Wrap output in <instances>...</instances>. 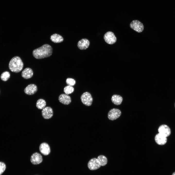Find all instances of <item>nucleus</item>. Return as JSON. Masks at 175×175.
Listing matches in <instances>:
<instances>
[{
  "label": "nucleus",
  "mask_w": 175,
  "mask_h": 175,
  "mask_svg": "<svg viewBox=\"0 0 175 175\" xmlns=\"http://www.w3.org/2000/svg\"><path fill=\"white\" fill-rule=\"evenodd\" d=\"M52 49L51 46L48 44H45L34 50L33 55L36 59H41L50 57L52 55Z\"/></svg>",
  "instance_id": "1"
},
{
  "label": "nucleus",
  "mask_w": 175,
  "mask_h": 175,
  "mask_svg": "<svg viewBox=\"0 0 175 175\" xmlns=\"http://www.w3.org/2000/svg\"><path fill=\"white\" fill-rule=\"evenodd\" d=\"M9 66V70L11 71L17 73L22 70L24 64L20 58L18 56H15L11 60Z\"/></svg>",
  "instance_id": "2"
},
{
  "label": "nucleus",
  "mask_w": 175,
  "mask_h": 175,
  "mask_svg": "<svg viewBox=\"0 0 175 175\" xmlns=\"http://www.w3.org/2000/svg\"><path fill=\"white\" fill-rule=\"evenodd\" d=\"M130 26L131 28L138 33L142 32L144 28L142 23L137 20L132 21L130 24Z\"/></svg>",
  "instance_id": "3"
},
{
  "label": "nucleus",
  "mask_w": 175,
  "mask_h": 175,
  "mask_svg": "<svg viewBox=\"0 0 175 175\" xmlns=\"http://www.w3.org/2000/svg\"><path fill=\"white\" fill-rule=\"evenodd\" d=\"M81 99L84 104L88 106L91 105L93 100L91 95L88 92L83 93L81 96Z\"/></svg>",
  "instance_id": "4"
},
{
  "label": "nucleus",
  "mask_w": 175,
  "mask_h": 175,
  "mask_svg": "<svg viewBox=\"0 0 175 175\" xmlns=\"http://www.w3.org/2000/svg\"><path fill=\"white\" fill-rule=\"evenodd\" d=\"M104 39L105 41L109 44H113L116 42L117 39L114 34L113 32L108 31L104 35Z\"/></svg>",
  "instance_id": "5"
},
{
  "label": "nucleus",
  "mask_w": 175,
  "mask_h": 175,
  "mask_svg": "<svg viewBox=\"0 0 175 175\" xmlns=\"http://www.w3.org/2000/svg\"><path fill=\"white\" fill-rule=\"evenodd\" d=\"M101 166L97 159L93 158L91 159L88 163V169L91 170H94L99 168Z\"/></svg>",
  "instance_id": "6"
},
{
  "label": "nucleus",
  "mask_w": 175,
  "mask_h": 175,
  "mask_svg": "<svg viewBox=\"0 0 175 175\" xmlns=\"http://www.w3.org/2000/svg\"><path fill=\"white\" fill-rule=\"evenodd\" d=\"M121 114V111L119 109L113 108L110 110L108 112V117L110 120H114L119 117Z\"/></svg>",
  "instance_id": "7"
},
{
  "label": "nucleus",
  "mask_w": 175,
  "mask_h": 175,
  "mask_svg": "<svg viewBox=\"0 0 175 175\" xmlns=\"http://www.w3.org/2000/svg\"><path fill=\"white\" fill-rule=\"evenodd\" d=\"M43 161L42 155L40 153L35 152L31 156L30 161L32 164L34 165H38L41 163Z\"/></svg>",
  "instance_id": "8"
},
{
  "label": "nucleus",
  "mask_w": 175,
  "mask_h": 175,
  "mask_svg": "<svg viewBox=\"0 0 175 175\" xmlns=\"http://www.w3.org/2000/svg\"><path fill=\"white\" fill-rule=\"evenodd\" d=\"M42 115L45 119H48L51 118L53 116V112L52 109L50 107H45L42 111Z\"/></svg>",
  "instance_id": "9"
},
{
  "label": "nucleus",
  "mask_w": 175,
  "mask_h": 175,
  "mask_svg": "<svg viewBox=\"0 0 175 175\" xmlns=\"http://www.w3.org/2000/svg\"><path fill=\"white\" fill-rule=\"evenodd\" d=\"M37 86L34 84L28 85L25 88L24 91L25 93L28 95H32L35 94L37 91Z\"/></svg>",
  "instance_id": "10"
},
{
  "label": "nucleus",
  "mask_w": 175,
  "mask_h": 175,
  "mask_svg": "<svg viewBox=\"0 0 175 175\" xmlns=\"http://www.w3.org/2000/svg\"><path fill=\"white\" fill-rule=\"evenodd\" d=\"M159 133L165 136L166 137L169 136L171 133V130L167 125L163 124L160 126L158 129Z\"/></svg>",
  "instance_id": "11"
},
{
  "label": "nucleus",
  "mask_w": 175,
  "mask_h": 175,
  "mask_svg": "<svg viewBox=\"0 0 175 175\" xmlns=\"http://www.w3.org/2000/svg\"><path fill=\"white\" fill-rule=\"evenodd\" d=\"M40 152L44 155L46 156L50 153L51 150L49 145L45 142H44L40 144L39 147Z\"/></svg>",
  "instance_id": "12"
},
{
  "label": "nucleus",
  "mask_w": 175,
  "mask_h": 175,
  "mask_svg": "<svg viewBox=\"0 0 175 175\" xmlns=\"http://www.w3.org/2000/svg\"><path fill=\"white\" fill-rule=\"evenodd\" d=\"M155 140L156 142L158 144L160 145L165 144L167 141L166 137L159 133L156 135Z\"/></svg>",
  "instance_id": "13"
},
{
  "label": "nucleus",
  "mask_w": 175,
  "mask_h": 175,
  "mask_svg": "<svg viewBox=\"0 0 175 175\" xmlns=\"http://www.w3.org/2000/svg\"><path fill=\"white\" fill-rule=\"evenodd\" d=\"M89 44V41L87 39H82L78 42L77 46L79 49L84 50L88 48Z\"/></svg>",
  "instance_id": "14"
},
{
  "label": "nucleus",
  "mask_w": 175,
  "mask_h": 175,
  "mask_svg": "<svg viewBox=\"0 0 175 175\" xmlns=\"http://www.w3.org/2000/svg\"><path fill=\"white\" fill-rule=\"evenodd\" d=\"M59 100L60 102L65 105H68L71 102L70 97L65 94H61L59 96Z\"/></svg>",
  "instance_id": "15"
},
{
  "label": "nucleus",
  "mask_w": 175,
  "mask_h": 175,
  "mask_svg": "<svg viewBox=\"0 0 175 175\" xmlns=\"http://www.w3.org/2000/svg\"><path fill=\"white\" fill-rule=\"evenodd\" d=\"M33 74V72L32 70L30 68H27L22 71L21 76L24 79H28L32 78Z\"/></svg>",
  "instance_id": "16"
},
{
  "label": "nucleus",
  "mask_w": 175,
  "mask_h": 175,
  "mask_svg": "<svg viewBox=\"0 0 175 175\" xmlns=\"http://www.w3.org/2000/svg\"><path fill=\"white\" fill-rule=\"evenodd\" d=\"M50 39L52 42L55 43H60L63 40V38L62 36L56 33L52 35L51 36Z\"/></svg>",
  "instance_id": "17"
},
{
  "label": "nucleus",
  "mask_w": 175,
  "mask_h": 175,
  "mask_svg": "<svg viewBox=\"0 0 175 175\" xmlns=\"http://www.w3.org/2000/svg\"><path fill=\"white\" fill-rule=\"evenodd\" d=\"M111 100L113 104L116 105H118L121 104L123 98L119 95H114L112 96Z\"/></svg>",
  "instance_id": "18"
},
{
  "label": "nucleus",
  "mask_w": 175,
  "mask_h": 175,
  "mask_svg": "<svg viewBox=\"0 0 175 175\" xmlns=\"http://www.w3.org/2000/svg\"><path fill=\"white\" fill-rule=\"evenodd\" d=\"M46 105V102L44 100L42 99H40L37 101L36 106L38 109H42L45 107Z\"/></svg>",
  "instance_id": "19"
},
{
  "label": "nucleus",
  "mask_w": 175,
  "mask_h": 175,
  "mask_svg": "<svg viewBox=\"0 0 175 175\" xmlns=\"http://www.w3.org/2000/svg\"><path fill=\"white\" fill-rule=\"evenodd\" d=\"M101 166H105L107 162V160L106 157L105 156L101 155L99 156L97 158Z\"/></svg>",
  "instance_id": "20"
},
{
  "label": "nucleus",
  "mask_w": 175,
  "mask_h": 175,
  "mask_svg": "<svg viewBox=\"0 0 175 175\" xmlns=\"http://www.w3.org/2000/svg\"><path fill=\"white\" fill-rule=\"evenodd\" d=\"M10 76V74L9 72L8 71H5L1 74L0 78L2 80L5 81L9 78Z\"/></svg>",
  "instance_id": "21"
},
{
  "label": "nucleus",
  "mask_w": 175,
  "mask_h": 175,
  "mask_svg": "<svg viewBox=\"0 0 175 175\" xmlns=\"http://www.w3.org/2000/svg\"><path fill=\"white\" fill-rule=\"evenodd\" d=\"M74 90L73 87L71 86L68 85L65 87L64 89V91L65 94L68 95L73 93Z\"/></svg>",
  "instance_id": "22"
},
{
  "label": "nucleus",
  "mask_w": 175,
  "mask_h": 175,
  "mask_svg": "<svg viewBox=\"0 0 175 175\" xmlns=\"http://www.w3.org/2000/svg\"><path fill=\"white\" fill-rule=\"evenodd\" d=\"M66 82L68 85L73 86L76 83V81L73 79L71 78H68L66 80Z\"/></svg>",
  "instance_id": "23"
},
{
  "label": "nucleus",
  "mask_w": 175,
  "mask_h": 175,
  "mask_svg": "<svg viewBox=\"0 0 175 175\" xmlns=\"http://www.w3.org/2000/svg\"><path fill=\"white\" fill-rule=\"evenodd\" d=\"M5 164L2 162H0V175H1L4 171L6 169Z\"/></svg>",
  "instance_id": "24"
},
{
  "label": "nucleus",
  "mask_w": 175,
  "mask_h": 175,
  "mask_svg": "<svg viewBox=\"0 0 175 175\" xmlns=\"http://www.w3.org/2000/svg\"><path fill=\"white\" fill-rule=\"evenodd\" d=\"M172 175H175V172L173 173Z\"/></svg>",
  "instance_id": "25"
},
{
  "label": "nucleus",
  "mask_w": 175,
  "mask_h": 175,
  "mask_svg": "<svg viewBox=\"0 0 175 175\" xmlns=\"http://www.w3.org/2000/svg\"></svg>",
  "instance_id": "26"
}]
</instances>
